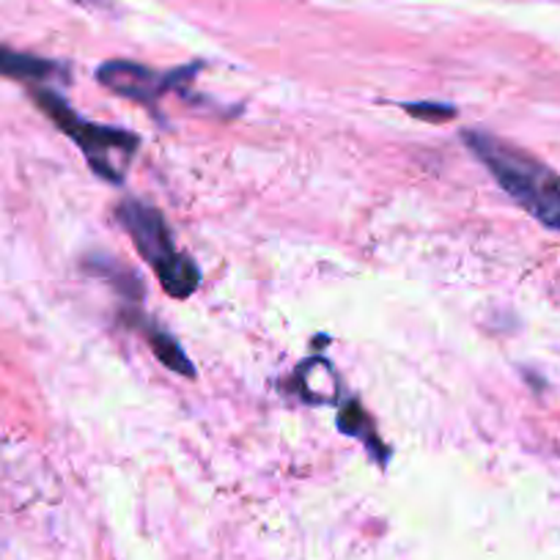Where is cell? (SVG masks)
I'll return each mask as SVG.
<instances>
[{"label":"cell","instance_id":"obj_3","mask_svg":"<svg viewBox=\"0 0 560 560\" xmlns=\"http://www.w3.org/2000/svg\"><path fill=\"white\" fill-rule=\"evenodd\" d=\"M36 105L42 107L47 118L61 129L67 138H72L80 147V152L89 160L91 171L102 179L113 182V185H121L124 182V168L129 165V160L138 152V135L127 132V129L116 127H102V124L85 121L80 118L72 107L67 105V100L56 94V91L39 89L34 91Z\"/></svg>","mask_w":560,"mask_h":560},{"label":"cell","instance_id":"obj_6","mask_svg":"<svg viewBox=\"0 0 560 560\" xmlns=\"http://www.w3.org/2000/svg\"><path fill=\"white\" fill-rule=\"evenodd\" d=\"M338 429H341L343 434H349V438H358L360 443H363L365 448L376 456V459L385 462L387 448L382 445V440L376 438L374 423H371V418L365 415V409L360 407V401H354L352 398V401L343 404L341 412H338Z\"/></svg>","mask_w":560,"mask_h":560},{"label":"cell","instance_id":"obj_8","mask_svg":"<svg viewBox=\"0 0 560 560\" xmlns=\"http://www.w3.org/2000/svg\"><path fill=\"white\" fill-rule=\"evenodd\" d=\"M409 116L423 118V121H448L456 116V107L443 105V102H407L401 105Z\"/></svg>","mask_w":560,"mask_h":560},{"label":"cell","instance_id":"obj_1","mask_svg":"<svg viewBox=\"0 0 560 560\" xmlns=\"http://www.w3.org/2000/svg\"><path fill=\"white\" fill-rule=\"evenodd\" d=\"M465 143L492 179L547 229L560 231V174L489 132H465Z\"/></svg>","mask_w":560,"mask_h":560},{"label":"cell","instance_id":"obj_7","mask_svg":"<svg viewBox=\"0 0 560 560\" xmlns=\"http://www.w3.org/2000/svg\"><path fill=\"white\" fill-rule=\"evenodd\" d=\"M149 338H152L154 354H158V360L165 365V369L176 371V374H182V376H196L192 360L187 358L185 349L179 347V341H176L174 336H168V332L152 330V332H149Z\"/></svg>","mask_w":560,"mask_h":560},{"label":"cell","instance_id":"obj_4","mask_svg":"<svg viewBox=\"0 0 560 560\" xmlns=\"http://www.w3.org/2000/svg\"><path fill=\"white\" fill-rule=\"evenodd\" d=\"M192 72H196V67H185V69H176V72L171 74H160L154 72V69L143 67V63L105 61L100 69H96V80H100L105 89H110L113 94L149 107L154 105L165 91L174 89L176 80Z\"/></svg>","mask_w":560,"mask_h":560},{"label":"cell","instance_id":"obj_5","mask_svg":"<svg viewBox=\"0 0 560 560\" xmlns=\"http://www.w3.org/2000/svg\"><path fill=\"white\" fill-rule=\"evenodd\" d=\"M61 72L63 69L56 61L0 47V78L23 80V83H45V80L58 78Z\"/></svg>","mask_w":560,"mask_h":560},{"label":"cell","instance_id":"obj_2","mask_svg":"<svg viewBox=\"0 0 560 560\" xmlns=\"http://www.w3.org/2000/svg\"><path fill=\"white\" fill-rule=\"evenodd\" d=\"M118 223L132 236L138 253L152 264L160 283L174 300H187L201 283V269L187 253L176 247L171 229L165 225L163 214L154 207L135 198H124L116 209Z\"/></svg>","mask_w":560,"mask_h":560}]
</instances>
